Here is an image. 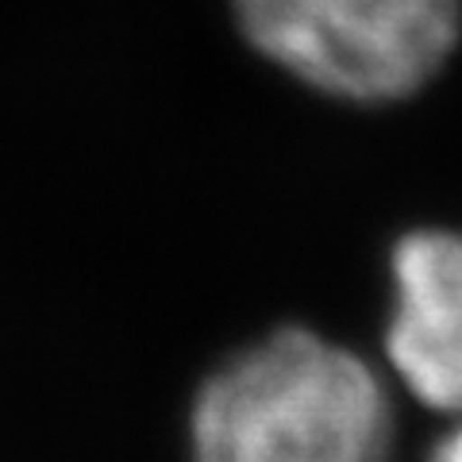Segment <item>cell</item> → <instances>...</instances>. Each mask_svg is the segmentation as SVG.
<instances>
[{
    "label": "cell",
    "instance_id": "1",
    "mask_svg": "<svg viewBox=\"0 0 462 462\" xmlns=\"http://www.w3.org/2000/svg\"><path fill=\"white\" fill-rule=\"evenodd\" d=\"M185 455L189 462H404L409 443L378 370L312 331L285 328L200 382Z\"/></svg>",
    "mask_w": 462,
    "mask_h": 462
},
{
    "label": "cell",
    "instance_id": "2",
    "mask_svg": "<svg viewBox=\"0 0 462 462\" xmlns=\"http://www.w3.org/2000/svg\"><path fill=\"white\" fill-rule=\"evenodd\" d=\"M236 12L266 58L358 105L424 89L462 35V0H236Z\"/></svg>",
    "mask_w": 462,
    "mask_h": 462
},
{
    "label": "cell",
    "instance_id": "3",
    "mask_svg": "<svg viewBox=\"0 0 462 462\" xmlns=\"http://www.w3.org/2000/svg\"><path fill=\"white\" fill-rule=\"evenodd\" d=\"M393 278L389 363L420 409L462 416V236L420 231L401 239Z\"/></svg>",
    "mask_w": 462,
    "mask_h": 462
},
{
    "label": "cell",
    "instance_id": "4",
    "mask_svg": "<svg viewBox=\"0 0 462 462\" xmlns=\"http://www.w3.org/2000/svg\"><path fill=\"white\" fill-rule=\"evenodd\" d=\"M420 462H462V416H451V424L424 443Z\"/></svg>",
    "mask_w": 462,
    "mask_h": 462
}]
</instances>
